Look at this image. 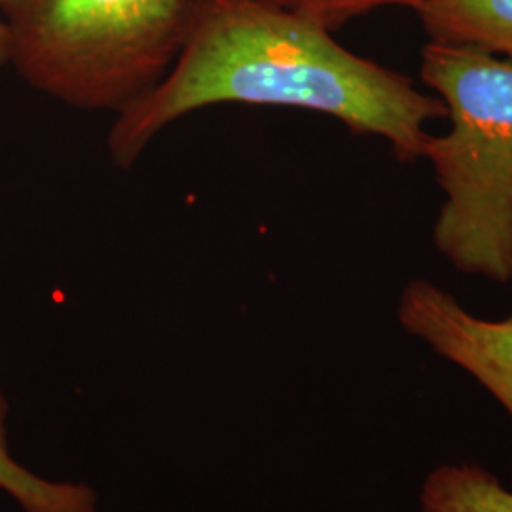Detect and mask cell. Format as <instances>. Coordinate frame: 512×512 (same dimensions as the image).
Instances as JSON below:
<instances>
[{"label": "cell", "mask_w": 512, "mask_h": 512, "mask_svg": "<svg viewBox=\"0 0 512 512\" xmlns=\"http://www.w3.org/2000/svg\"><path fill=\"white\" fill-rule=\"evenodd\" d=\"M6 414L8 403L0 393V490L14 497L25 512H97V499L88 486L44 480L12 458Z\"/></svg>", "instance_id": "52a82bcc"}, {"label": "cell", "mask_w": 512, "mask_h": 512, "mask_svg": "<svg viewBox=\"0 0 512 512\" xmlns=\"http://www.w3.org/2000/svg\"><path fill=\"white\" fill-rule=\"evenodd\" d=\"M6 0H0V6L4 4ZM8 61H10V55H8V31H6V25L0 18V73L2 69L8 67Z\"/></svg>", "instance_id": "9c48e42d"}, {"label": "cell", "mask_w": 512, "mask_h": 512, "mask_svg": "<svg viewBox=\"0 0 512 512\" xmlns=\"http://www.w3.org/2000/svg\"><path fill=\"white\" fill-rule=\"evenodd\" d=\"M399 321L408 334L469 372L512 418V317H476L452 294L427 279H416L404 287Z\"/></svg>", "instance_id": "277c9868"}, {"label": "cell", "mask_w": 512, "mask_h": 512, "mask_svg": "<svg viewBox=\"0 0 512 512\" xmlns=\"http://www.w3.org/2000/svg\"><path fill=\"white\" fill-rule=\"evenodd\" d=\"M224 103L321 112L382 137L403 162L423 158L427 122L446 118L439 97L349 52L310 19L266 0H194L171 71L116 114L107 139L112 164L129 169L169 124Z\"/></svg>", "instance_id": "6da1fadb"}, {"label": "cell", "mask_w": 512, "mask_h": 512, "mask_svg": "<svg viewBox=\"0 0 512 512\" xmlns=\"http://www.w3.org/2000/svg\"><path fill=\"white\" fill-rule=\"evenodd\" d=\"M266 2L296 14L300 18L310 19L332 33L344 27L351 19L365 16L378 8H385V6L416 8L423 0H266Z\"/></svg>", "instance_id": "ba28073f"}, {"label": "cell", "mask_w": 512, "mask_h": 512, "mask_svg": "<svg viewBox=\"0 0 512 512\" xmlns=\"http://www.w3.org/2000/svg\"><path fill=\"white\" fill-rule=\"evenodd\" d=\"M421 78L439 93L450 131L425 154L446 200L433 239L459 272L512 279V59L429 42Z\"/></svg>", "instance_id": "7a4b0ae2"}, {"label": "cell", "mask_w": 512, "mask_h": 512, "mask_svg": "<svg viewBox=\"0 0 512 512\" xmlns=\"http://www.w3.org/2000/svg\"><path fill=\"white\" fill-rule=\"evenodd\" d=\"M421 512H512V492L475 463L440 465L421 486Z\"/></svg>", "instance_id": "8992f818"}, {"label": "cell", "mask_w": 512, "mask_h": 512, "mask_svg": "<svg viewBox=\"0 0 512 512\" xmlns=\"http://www.w3.org/2000/svg\"><path fill=\"white\" fill-rule=\"evenodd\" d=\"M194 0H6L8 65L37 92L120 114L183 50Z\"/></svg>", "instance_id": "3957f363"}, {"label": "cell", "mask_w": 512, "mask_h": 512, "mask_svg": "<svg viewBox=\"0 0 512 512\" xmlns=\"http://www.w3.org/2000/svg\"><path fill=\"white\" fill-rule=\"evenodd\" d=\"M414 10L429 42L512 59V0H423Z\"/></svg>", "instance_id": "5b68a950"}]
</instances>
